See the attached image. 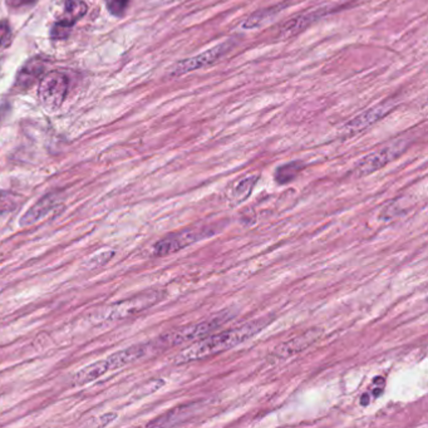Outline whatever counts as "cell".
<instances>
[{
	"mask_svg": "<svg viewBox=\"0 0 428 428\" xmlns=\"http://www.w3.org/2000/svg\"><path fill=\"white\" fill-rule=\"evenodd\" d=\"M270 323L267 316L261 319H255L252 322L241 324L239 327L230 328V329L221 330L218 333H211L206 337L198 339L196 342L191 344L186 349L180 351L175 359V365H186L196 360L211 358L223 351H229L246 340L252 339L261 330Z\"/></svg>",
	"mask_w": 428,
	"mask_h": 428,
	"instance_id": "cell-1",
	"label": "cell"
},
{
	"mask_svg": "<svg viewBox=\"0 0 428 428\" xmlns=\"http://www.w3.org/2000/svg\"><path fill=\"white\" fill-rule=\"evenodd\" d=\"M232 318L227 312H224L218 316L211 318L209 320H203L198 323L190 324L183 328L171 330L160 337L156 338L154 340L148 342V349L150 353L154 356L163 351L171 349L174 347H180L183 344L194 343L201 338L209 336L221 327L226 320H230Z\"/></svg>",
	"mask_w": 428,
	"mask_h": 428,
	"instance_id": "cell-2",
	"label": "cell"
},
{
	"mask_svg": "<svg viewBox=\"0 0 428 428\" xmlns=\"http://www.w3.org/2000/svg\"><path fill=\"white\" fill-rule=\"evenodd\" d=\"M163 299V293L161 290H146L143 293L139 295H134L132 298H128L126 300L116 303L110 307H105L99 312V320L102 322H116V320H122L127 319L131 316H137L142 312L147 310L156 305L157 303L161 302Z\"/></svg>",
	"mask_w": 428,
	"mask_h": 428,
	"instance_id": "cell-3",
	"label": "cell"
},
{
	"mask_svg": "<svg viewBox=\"0 0 428 428\" xmlns=\"http://www.w3.org/2000/svg\"><path fill=\"white\" fill-rule=\"evenodd\" d=\"M216 232L218 229L215 226L185 229L183 232H172L154 244V255L157 258H163L171 254L177 253L191 244H195L196 241L215 235Z\"/></svg>",
	"mask_w": 428,
	"mask_h": 428,
	"instance_id": "cell-4",
	"label": "cell"
},
{
	"mask_svg": "<svg viewBox=\"0 0 428 428\" xmlns=\"http://www.w3.org/2000/svg\"><path fill=\"white\" fill-rule=\"evenodd\" d=\"M68 78L61 72H50L45 74L39 85V99L43 105L50 108H58L67 97Z\"/></svg>",
	"mask_w": 428,
	"mask_h": 428,
	"instance_id": "cell-5",
	"label": "cell"
},
{
	"mask_svg": "<svg viewBox=\"0 0 428 428\" xmlns=\"http://www.w3.org/2000/svg\"><path fill=\"white\" fill-rule=\"evenodd\" d=\"M406 147H400V143L382 148L379 151L367 154L354 167V175L357 177H365L371 175L373 172L383 169L389 162L396 160L400 154H403Z\"/></svg>",
	"mask_w": 428,
	"mask_h": 428,
	"instance_id": "cell-6",
	"label": "cell"
},
{
	"mask_svg": "<svg viewBox=\"0 0 428 428\" xmlns=\"http://www.w3.org/2000/svg\"><path fill=\"white\" fill-rule=\"evenodd\" d=\"M394 107V102H391V101H385L379 105H373L365 112L360 113L357 117L349 121L343 128V134L351 137L353 134H357L365 131L368 127L373 126L374 123L382 120L385 116L389 113V111H392Z\"/></svg>",
	"mask_w": 428,
	"mask_h": 428,
	"instance_id": "cell-7",
	"label": "cell"
},
{
	"mask_svg": "<svg viewBox=\"0 0 428 428\" xmlns=\"http://www.w3.org/2000/svg\"><path fill=\"white\" fill-rule=\"evenodd\" d=\"M230 48H232L230 43H221V44H218V45L211 48V50H206V52L201 53V54H197V56L189 58V59L181 61L180 63L176 65L172 74L181 76V74H185V73H190V72H194V70L209 67L211 64L218 62L220 58H223L229 52Z\"/></svg>",
	"mask_w": 428,
	"mask_h": 428,
	"instance_id": "cell-8",
	"label": "cell"
},
{
	"mask_svg": "<svg viewBox=\"0 0 428 428\" xmlns=\"http://www.w3.org/2000/svg\"><path fill=\"white\" fill-rule=\"evenodd\" d=\"M322 334H323V330L318 329V328L307 330L300 336L293 338L288 342L276 347V349L272 354V358L275 360H285V359L292 358L316 343V340L320 339Z\"/></svg>",
	"mask_w": 428,
	"mask_h": 428,
	"instance_id": "cell-9",
	"label": "cell"
},
{
	"mask_svg": "<svg viewBox=\"0 0 428 428\" xmlns=\"http://www.w3.org/2000/svg\"><path fill=\"white\" fill-rule=\"evenodd\" d=\"M87 4L82 0H67L64 3V13L61 21H57L52 29V37L54 39L65 38L74 23L87 13Z\"/></svg>",
	"mask_w": 428,
	"mask_h": 428,
	"instance_id": "cell-10",
	"label": "cell"
},
{
	"mask_svg": "<svg viewBox=\"0 0 428 428\" xmlns=\"http://www.w3.org/2000/svg\"><path fill=\"white\" fill-rule=\"evenodd\" d=\"M61 196L57 194H50L47 196L42 197L39 201H37L30 209H29L23 218H21V226L27 227L30 225H34L38 223L41 218L47 216L50 211L56 209L57 205L59 203Z\"/></svg>",
	"mask_w": 428,
	"mask_h": 428,
	"instance_id": "cell-11",
	"label": "cell"
},
{
	"mask_svg": "<svg viewBox=\"0 0 428 428\" xmlns=\"http://www.w3.org/2000/svg\"><path fill=\"white\" fill-rule=\"evenodd\" d=\"M197 408H198V403H191V405L180 406V407L175 408V409L170 411L167 414H163L161 417L156 418L154 421L150 422L148 426H152V427H167V426L180 425L183 422L187 421L190 416H192V414L197 411Z\"/></svg>",
	"mask_w": 428,
	"mask_h": 428,
	"instance_id": "cell-12",
	"label": "cell"
},
{
	"mask_svg": "<svg viewBox=\"0 0 428 428\" xmlns=\"http://www.w3.org/2000/svg\"><path fill=\"white\" fill-rule=\"evenodd\" d=\"M108 372H110V369H108L105 359H101V360H97V362L82 368L81 371H78L74 374L73 380H74V385H77V386H85L93 380H97Z\"/></svg>",
	"mask_w": 428,
	"mask_h": 428,
	"instance_id": "cell-13",
	"label": "cell"
},
{
	"mask_svg": "<svg viewBox=\"0 0 428 428\" xmlns=\"http://www.w3.org/2000/svg\"><path fill=\"white\" fill-rule=\"evenodd\" d=\"M313 21H314L313 15H298V17L292 18L290 21H287L281 27L279 38L281 39H289L295 35L300 34L305 29L308 28Z\"/></svg>",
	"mask_w": 428,
	"mask_h": 428,
	"instance_id": "cell-14",
	"label": "cell"
},
{
	"mask_svg": "<svg viewBox=\"0 0 428 428\" xmlns=\"http://www.w3.org/2000/svg\"><path fill=\"white\" fill-rule=\"evenodd\" d=\"M284 7H285V4H281V6H275V7L267 8V9H263L259 12H255L254 14L246 18L244 23L241 24V27L244 29L258 28L261 24H264L267 19H270L275 14L281 13V9Z\"/></svg>",
	"mask_w": 428,
	"mask_h": 428,
	"instance_id": "cell-15",
	"label": "cell"
},
{
	"mask_svg": "<svg viewBox=\"0 0 428 428\" xmlns=\"http://www.w3.org/2000/svg\"><path fill=\"white\" fill-rule=\"evenodd\" d=\"M304 163L300 161H293L281 165V167H278L275 171V180L276 183L281 185L292 183L296 176L299 175L304 170Z\"/></svg>",
	"mask_w": 428,
	"mask_h": 428,
	"instance_id": "cell-16",
	"label": "cell"
},
{
	"mask_svg": "<svg viewBox=\"0 0 428 428\" xmlns=\"http://www.w3.org/2000/svg\"><path fill=\"white\" fill-rule=\"evenodd\" d=\"M258 180H259L258 176H249V177H245V179H243L241 181H239L238 185L232 190V198H234V201L238 203V204L245 201L246 198L252 195L254 186H255V183H258Z\"/></svg>",
	"mask_w": 428,
	"mask_h": 428,
	"instance_id": "cell-17",
	"label": "cell"
},
{
	"mask_svg": "<svg viewBox=\"0 0 428 428\" xmlns=\"http://www.w3.org/2000/svg\"><path fill=\"white\" fill-rule=\"evenodd\" d=\"M43 67L38 62H29L23 70H21L19 76H18V83L21 85V87H26L30 83L33 85L35 79L39 77V74L42 73Z\"/></svg>",
	"mask_w": 428,
	"mask_h": 428,
	"instance_id": "cell-18",
	"label": "cell"
},
{
	"mask_svg": "<svg viewBox=\"0 0 428 428\" xmlns=\"http://www.w3.org/2000/svg\"><path fill=\"white\" fill-rule=\"evenodd\" d=\"M128 4H130V0H105V6L108 8L110 13L116 17L123 15Z\"/></svg>",
	"mask_w": 428,
	"mask_h": 428,
	"instance_id": "cell-19",
	"label": "cell"
},
{
	"mask_svg": "<svg viewBox=\"0 0 428 428\" xmlns=\"http://www.w3.org/2000/svg\"><path fill=\"white\" fill-rule=\"evenodd\" d=\"M15 206H17V197H13L12 194L0 192V214L8 212L10 209L13 210Z\"/></svg>",
	"mask_w": 428,
	"mask_h": 428,
	"instance_id": "cell-20",
	"label": "cell"
},
{
	"mask_svg": "<svg viewBox=\"0 0 428 428\" xmlns=\"http://www.w3.org/2000/svg\"><path fill=\"white\" fill-rule=\"evenodd\" d=\"M114 255L113 252L108 250V252H103V253H99V255H94L90 261V265L91 267H101L105 264L107 261L112 259V256Z\"/></svg>",
	"mask_w": 428,
	"mask_h": 428,
	"instance_id": "cell-21",
	"label": "cell"
},
{
	"mask_svg": "<svg viewBox=\"0 0 428 428\" xmlns=\"http://www.w3.org/2000/svg\"><path fill=\"white\" fill-rule=\"evenodd\" d=\"M10 27L7 21H0V45L6 44L10 38Z\"/></svg>",
	"mask_w": 428,
	"mask_h": 428,
	"instance_id": "cell-22",
	"label": "cell"
},
{
	"mask_svg": "<svg viewBox=\"0 0 428 428\" xmlns=\"http://www.w3.org/2000/svg\"><path fill=\"white\" fill-rule=\"evenodd\" d=\"M385 383H386V382H385V379L382 378V377H377V378L374 379L373 394H374L376 398L383 394V391H385Z\"/></svg>",
	"mask_w": 428,
	"mask_h": 428,
	"instance_id": "cell-23",
	"label": "cell"
},
{
	"mask_svg": "<svg viewBox=\"0 0 428 428\" xmlns=\"http://www.w3.org/2000/svg\"><path fill=\"white\" fill-rule=\"evenodd\" d=\"M37 0H8V4L13 8L27 7L34 4Z\"/></svg>",
	"mask_w": 428,
	"mask_h": 428,
	"instance_id": "cell-24",
	"label": "cell"
},
{
	"mask_svg": "<svg viewBox=\"0 0 428 428\" xmlns=\"http://www.w3.org/2000/svg\"><path fill=\"white\" fill-rule=\"evenodd\" d=\"M116 417H117V414H105V416H102V417L99 418V425H101V426H107V425H110L111 422L114 421Z\"/></svg>",
	"mask_w": 428,
	"mask_h": 428,
	"instance_id": "cell-25",
	"label": "cell"
}]
</instances>
